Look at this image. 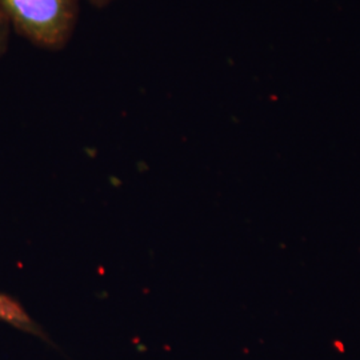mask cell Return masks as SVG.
<instances>
[{
    "instance_id": "cell-1",
    "label": "cell",
    "mask_w": 360,
    "mask_h": 360,
    "mask_svg": "<svg viewBox=\"0 0 360 360\" xmlns=\"http://www.w3.org/2000/svg\"><path fill=\"white\" fill-rule=\"evenodd\" d=\"M0 8L22 38L49 51L65 49L79 18V0H0Z\"/></svg>"
},
{
    "instance_id": "cell-2",
    "label": "cell",
    "mask_w": 360,
    "mask_h": 360,
    "mask_svg": "<svg viewBox=\"0 0 360 360\" xmlns=\"http://www.w3.org/2000/svg\"><path fill=\"white\" fill-rule=\"evenodd\" d=\"M0 319H4L7 322L13 323L16 326H22L28 328L31 321L16 302L7 296L0 295Z\"/></svg>"
},
{
    "instance_id": "cell-3",
    "label": "cell",
    "mask_w": 360,
    "mask_h": 360,
    "mask_svg": "<svg viewBox=\"0 0 360 360\" xmlns=\"http://www.w3.org/2000/svg\"><path fill=\"white\" fill-rule=\"evenodd\" d=\"M10 31L11 26L6 18V15L3 13V10L0 8V59L1 56L7 52L8 49V40H10Z\"/></svg>"
},
{
    "instance_id": "cell-4",
    "label": "cell",
    "mask_w": 360,
    "mask_h": 360,
    "mask_svg": "<svg viewBox=\"0 0 360 360\" xmlns=\"http://www.w3.org/2000/svg\"><path fill=\"white\" fill-rule=\"evenodd\" d=\"M89 4L96 7V8H105L108 7L111 3H114L115 0H86Z\"/></svg>"
}]
</instances>
